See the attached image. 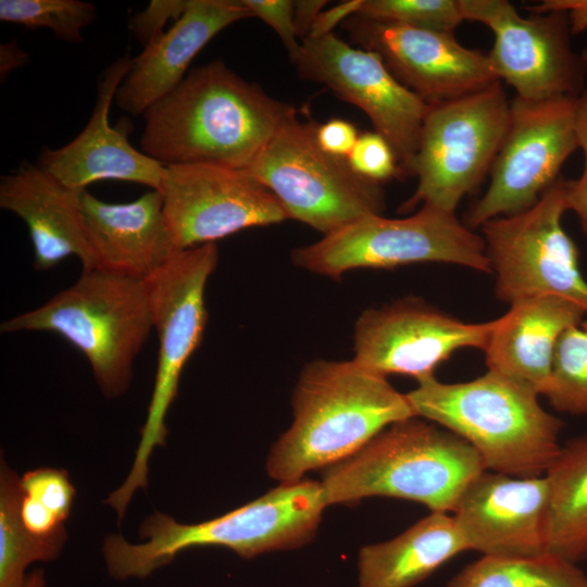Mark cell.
Listing matches in <instances>:
<instances>
[{
  "instance_id": "obj_29",
  "label": "cell",
  "mask_w": 587,
  "mask_h": 587,
  "mask_svg": "<svg viewBox=\"0 0 587 587\" xmlns=\"http://www.w3.org/2000/svg\"><path fill=\"white\" fill-rule=\"evenodd\" d=\"M97 17L92 3L79 0H1L0 20L28 28H49L64 41L82 42V30Z\"/></svg>"
},
{
  "instance_id": "obj_2",
  "label": "cell",
  "mask_w": 587,
  "mask_h": 587,
  "mask_svg": "<svg viewBox=\"0 0 587 587\" xmlns=\"http://www.w3.org/2000/svg\"><path fill=\"white\" fill-rule=\"evenodd\" d=\"M294 420L272 447L268 475L280 483L333 466L367 445L388 426L416 416L387 377L353 360L308 363L292 392Z\"/></svg>"
},
{
  "instance_id": "obj_19",
  "label": "cell",
  "mask_w": 587,
  "mask_h": 587,
  "mask_svg": "<svg viewBox=\"0 0 587 587\" xmlns=\"http://www.w3.org/2000/svg\"><path fill=\"white\" fill-rule=\"evenodd\" d=\"M130 61L125 54L104 70L91 116L80 133L61 148L41 150L38 165L63 185L85 190L98 180H123L162 192L165 166L135 149L127 133L109 123L111 104Z\"/></svg>"
},
{
  "instance_id": "obj_21",
  "label": "cell",
  "mask_w": 587,
  "mask_h": 587,
  "mask_svg": "<svg viewBox=\"0 0 587 587\" xmlns=\"http://www.w3.org/2000/svg\"><path fill=\"white\" fill-rule=\"evenodd\" d=\"M80 208L96 268L146 280L180 250L167 227L163 195L150 190L125 203H110L86 189Z\"/></svg>"
},
{
  "instance_id": "obj_14",
  "label": "cell",
  "mask_w": 587,
  "mask_h": 587,
  "mask_svg": "<svg viewBox=\"0 0 587 587\" xmlns=\"http://www.w3.org/2000/svg\"><path fill=\"white\" fill-rule=\"evenodd\" d=\"M465 20L479 22L494 34L488 55L499 80L526 100L578 97L587 64L571 45L564 11L523 17L507 0H459Z\"/></svg>"
},
{
  "instance_id": "obj_40",
  "label": "cell",
  "mask_w": 587,
  "mask_h": 587,
  "mask_svg": "<svg viewBox=\"0 0 587 587\" xmlns=\"http://www.w3.org/2000/svg\"><path fill=\"white\" fill-rule=\"evenodd\" d=\"M29 57L20 48L16 40H10L0 46V76L1 80L5 78L12 71L22 67L26 64Z\"/></svg>"
},
{
  "instance_id": "obj_24",
  "label": "cell",
  "mask_w": 587,
  "mask_h": 587,
  "mask_svg": "<svg viewBox=\"0 0 587 587\" xmlns=\"http://www.w3.org/2000/svg\"><path fill=\"white\" fill-rule=\"evenodd\" d=\"M467 546L453 515L430 512L399 536L359 552V587H414Z\"/></svg>"
},
{
  "instance_id": "obj_32",
  "label": "cell",
  "mask_w": 587,
  "mask_h": 587,
  "mask_svg": "<svg viewBox=\"0 0 587 587\" xmlns=\"http://www.w3.org/2000/svg\"><path fill=\"white\" fill-rule=\"evenodd\" d=\"M347 161L357 174L379 184L402 177L394 149L375 130L359 135Z\"/></svg>"
},
{
  "instance_id": "obj_10",
  "label": "cell",
  "mask_w": 587,
  "mask_h": 587,
  "mask_svg": "<svg viewBox=\"0 0 587 587\" xmlns=\"http://www.w3.org/2000/svg\"><path fill=\"white\" fill-rule=\"evenodd\" d=\"M510 102L501 82L476 92L429 105L412 175L413 195L401 205H429L455 213L491 170L509 126Z\"/></svg>"
},
{
  "instance_id": "obj_33",
  "label": "cell",
  "mask_w": 587,
  "mask_h": 587,
  "mask_svg": "<svg viewBox=\"0 0 587 587\" xmlns=\"http://www.w3.org/2000/svg\"><path fill=\"white\" fill-rule=\"evenodd\" d=\"M252 16L259 17L280 38L290 60L300 49L294 23V1L291 0H242Z\"/></svg>"
},
{
  "instance_id": "obj_17",
  "label": "cell",
  "mask_w": 587,
  "mask_h": 587,
  "mask_svg": "<svg viewBox=\"0 0 587 587\" xmlns=\"http://www.w3.org/2000/svg\"><path fill=\"white\" fill-rule=\"evenodd\" d=\"M341 26L359 48L376 52L425 103L453 100L500 82L488 55L437 32L352 15Z\"/></svg>"
},
{
  "instance_id": "obj_42",
  "label": "cell",
  "mask_w": 587,
  "mask_h": 587,
  "mask_svg": "<svg viewBox=\"0 0 587 587\" xmlns=\"http://www.w3.org/2000/svg\"><path fill=\"white\" fill-rule=\"evenodd\" d=\"M45 573L42 569H35L26 575L23 587H45Z\"/></svg>"
},
{
  "instance_id": "obj_26",
  "label": "cell",
  "mask_w": 587,
  "mask_h": 587,
  "mask_svg": "<svg viewBox=\"0 0 587 587\" xmlns=\"http://www.w3.org/2000/svg\"><path fill=\"white\" fill-rule=\"evenodd\" d=\"M447 587H587V575L551 552L482 555L452 576Z\"/></svg>"
},
{
  "instance_id": "obj_16",
  "label": "cell",
  "mask_w": 587,
  "mask_h": 587,
  "mask_svg": "<svg viewBox=\"0 0 587 587\" xmlns=\"http://www.w3.org/2000/svg\"><path fill=\"white\" fill-rule=\"evenodd\" d=\"M162 195L165 221L179 250L289 220L273 193L245 171L168 165Z\"/></svg>"
},
{
  "instance_id": "obj_11",
  "label": "cell",
  "mask_w": 587,
  "mask_h": 587,
  "mask_svg": "<svg viewBox=\"0 0 587 587\" xmlns=\"http://www.w3.org/2000/svg\"><path fill=\"white\" fill-rule=\"evenodd\" d=\"M566 211L565 179L560 177L529 209L479 227L497 299L510 305L527 297L555 296L587 314V280L577 247L562 226Z\"/></svg>"
},
{
  "instance_id": "obj_36",
  "label": "cell",
  "mask_w": 587,
  "mask_h": 587,
  "mask_svg": "<svg viewBox=\"0 0 587 587\" xmlns=\"http://www.w3.org/2000/svg\"><path fill=\"white\" fill-rule=\"evenodd\" d=\"M535 14L549 11H564L567 14L572 35L587 29V0H545L540 4L526 8Z\"/></svg>"
},
{
  "instance_id": "obj_25",
  "label": "cell",
  "mask_w": 587,
  "mask_h": 587,
  "mask_svg": "<svg viewBox=\"0 0 587 587\" xmlns=\"http://www.w3.org/2000/svg\"><path fill=\"white\" fill-rule=\"evenodd\" d=\"M545 475L548 551L577 564L587 559V434L562 445Z\"/></svg>"
},
{
  "instance_id": "obj_41",
  "label": "cell",
  "mask_w": 587,
  "mask_h": 587,
  "mask_svg": "<svg viewBox=\"0 0 587 587\" xmlns=\"http://www.w3.org/2000/svg\"><path fill=\"white\" fill-rule=\"evenodd\" d=\"M575 129L578 148L583 150L587 164V88L576 99Z\"/></svg>"
},
{
  "instance_id": "obj_9",
  "label": "cell",
  "mask_w": 587,
  "mask_h": 587,
  "mask_svg": "<svg viewBox=\"0 0 587 587\" xmlns=\"http://www.w3.org/2000/svg\"><path fill=\"white\" fill-rule=\"evenodd\" d=\"M292 263L317 275L338 278L354 268H392L436 262L491 273L480 234L455 213L429 205L407 217H360L319 241L296 248Z\"/></svg>"
},
{
  "instance_id": "obj_1",
  "label": "cell",
  "mask_w": 587,
  "mask_h": 587,
  "mask_svg": "<svg viewBox=\"0 0 587 587\" xmlns=\"http://www.w3.org/2000/svg\"><path fill=\"white\" fill-rule=\"evenodd\" d=\"M296 111L217 59L191 70L142 114L141 151L164 166L246 171Z\"/></svg>"
},
{
  "instance_id": "obj_5",
  "label": "cell",
  "mask_w": 587,
  "mask_h": 587,
  "mask_svg": "<svg viewBox=\"0 0 587 587\" xmlns=\"http://www.w3.org/2000/svg\"><path fill=\"white\" fill-rule=\"evenodd\" d=\"M485 470L467 441L414 416L388 426L360 451L329 466L321 484L328 505L379 496L448 513Z\"/></svg>"
},
{
  "instance_id": "obj_37",
  "label": "cell",
  "mask_w": 587,
  "mask_h": 587,
  "mask_svg": "<svg viewBox=\"0 0 587 587\" xmlns=\"http://www.w3.org/2000/svg\"><path fill=\"white\" fill-rule=\"evenodd\" d=\"M361 3L362 0H349L322 11L308 37L317 38L332 34L338 24H342L347 18L358 13Z\"/></svg>"
},
{
  "instance_id": "obj_7",
  "label": "cell",
  "mask_w": 587,
  "mask_h": 587,
  "mask_svg": "<svg viewBox=\"0 0 587 587\" xmlns=\"http://www.w3.org/2000/svg\"><path fill=\"white\" fill-rule=\"evenodd\" d=\"M217 260L215 243L184 249L145 280L159 340L158 365L134 464L125 482L105 501L120 520L135 491L147 486L148 461L153 449L165 444V416L177 395L183 369L205 330V287Z\"/></svg>"
},
{
  "instance_id": "obj_18",
  "label": "cell",
  "mask_w": 587,
  "mask_h": 587,
  "mask_svg": "<svg viewBox=\"0 0 587 587\" xmlns=\"http://www.w3.org/2000/svg\"><path fill=\"white\" fill-rule=\"evenodd\" d=\"M546 475L519 477L485 470L461 494L452 515L469 550L482 555L549 552Z\"/></svg>"
},
{
  "instance_id": "obj_27",
  "label": "cell",
  "mask_w": 587,
  "mask_h": 587,
  "mask_svg": "<svg viewBox=\"0 0 587 587\" xmlns=\"http://www.w3.org/2000/svg\"><path fill=\"white\" fill-rule=\"evenodd\" d=\"M21 478L1 461L0 470V587H23L26 567L57 558L65 541L42 539L24 526Z\"/></svg>"
},
{
  "instance_id": "obj_4",
  "label": "cell",
  "mask_w": 587,
  "mask_h": 587,
  "mask_svg": "<svg viewBox=\"0 0 587 587\" xmlns=\"http://www.w3.org/2000/svg\"><path fill=\"white\" fill-rule=\"evenodd\" d=\"M327 505L319 482L280 483L253 501L197 524H182L155 512L140 527L143 544L133 545L111 535L102 551L109 574L115 579L147 577L192 547L220 546L252 558L308 542Z\"/></svg>"
},
{
  "instance_id": "obj_3",
  "label": "cell",
  "mask_w": 587,
  "mask_h": 587,
  "mask_svg": "<svg viewBox=\"0 0 587 587\" xmlns=\"http://www.w3.org/2000/svg\"><path fill=\"white\" fill-rule=\"evenodd\" d=\"M539 396L492 371L461 383L432 376L407 394L416 416L467 441L486 470L519 477L545 475L562 448L564 424Z\"/></svg>"
},
{
  "instance_id": "obj_8",
  "label": "cell",
  "mask_w": 587,
  "mask_h": 587,
  "mask_svg": "<svg viewBox=\"0 0 587 587\" xmlns=\"http://www.w3.org/2000/svg\"><path fill=\"white\" fill-rule=\"evenodd\" d=\"M317 125L287 117L245 171L280 203L288 218L323 236L370 214H382V184L357 174L346 158L325 152Z\"/></svg>"
},
{
  "instance_id": "obj_34",
  "label": "cell",
  "mask_w": 587,
  "mask_h": 587,
  "mask_svg": "<svg viewBox=\"0 0 587 587\" xmlns=\"http://www.w3.org/2000/svg\"><path fill=\"white\" fill-rule=\"evenodd\" d=\"M187 4L188 0H152L143 11L132 16L128 26L145 47L163 33L170 20H178Z\"/></svg>"
},
{
  "instance_id": "obj_35",
  "label": "cell",
  "mask_w": 587,
  "mask_h": 587,
  "mask_svg": "<svg viewBox=\"0 0 587 587\" xmlns=\"http://www.w3.org/2000/svg\"><path fill=\"white\" fill-rule=\"evenodd\" d=\"M358 138L355 126L346 120L332 118L317 125L316 139L320 147L335 157L347 159Z\"/></svg>"
},
{
  "instance_id": "obj_23",
  "label": "cell",
  "mask_w": 587,
  "mask_h": 587,
  "mask_svg": "<svg viewBox=\"0 0 587 587\" xmlns=\"http://www.w3.org/2000/svg\"><path fill=\"white\" fill-rule=\"evenodd\" d=\"M585 315L578 304L561 297L534 296L514 301L496 319L484 349L487 370L545 396L558 340Z\"/></svg>"
},
{
  "instance_id": "obj_43",
  "label": "cell",
  "mask_w": 587,
  "mask_h": 587,
  "mask_svg": "<svg viewBox=\"0 0 587 587\" xmlns=\"http://www.w3.org/2000/svg\"><path fill=\"white\" fill-rule=\"evenodd\" d=\"M582 57H583V59L585 60V62L587 64V49L582 52Z\"/></svg>"
},
{
  "instance_id": "obj_28",
  "label": "cell",
  "mask_w": 587,
  "mask_h": 587,
  "mask_svg": "<svg viewBox=\"0 0 587 587\" xmlns=\"http://www.w3.org/2000/svg\"><path fill=\"white\" fill-rule=\"evenodd\" d=\"M545 397L558 412L587 415V321L560 336Z\"/></svg>"
},
{
  "instance_id": "obj_6",
  "label": "cell",
  "mask_w": 587,
  "mask_h": 587,
  "mask_svg": "<svg viewBox=\"0 0 587 587\" xmlns=\"http://www.w3.org/2000/svg\"><path fill=\"white\" fill-rule=\"evenodd\" d=\"M153 328L145 280L101 268L79 278L40 307L4 321L1 333L50 332L87 359L108 398L128 388L133 363Z\"/></svg>"
},
{
  "instance_id": "obj_39",
  "label": "cell",
  "mask_w": 587,
  "mask_h": 587,
  "mask_svg": "<svg viewBox=\"0 0 587 587\" xmlns=\"http://www.w3.org/2000/svg\"><path fill=\"white\" fill-rule=\"evenodd\" d=\"M325 0H297L294 1V23L298 38L308 37L317 16L326 5Z\"/></svg>"
},
{
  "instance_id": "obj_38",
  "label": "cell",
  "mask_w": 587,
  "mask_h": 587,
  "mask_svg": "<svg viewBox=\"0 0 587 587\" xmlns=\"http://www.w3.org/2000/svg\"><path fill=\"white\" fill-rule=\"evenodd\" d=\"M565 197L567 211H574L583 232L587 236V164L579 177L565 179Z\"/></svg>"
},
{
  "instance_id": "obj_31",
  "label": "cell",
  "mask_w": 587,
  "mask_h": 587,
  "mask_svg": "<svg viewBox=\"0 0 587 587\" xmlns=\"http://www.w3.org/2000/svg\"><path fill=\"white\" fill-rule=\"evenodd\" d=\"M21 491L62 522L67 520L75 488L65 470L40 467L28 471L21 477Z\"/></svg>"
},
{
  "instance_id": "obj_12",
  "label": "cell",
  "mask_w": 587,
  "mask_h": 587,
  "mask_svg": "<svg viewBox=\"0 0 587 587\" xmlns=\"http://www.w3.org/2000/svg\"><path fill=\"white\" fill-rule=\"evenodd\" d=\"M577 97L510 102L509 126L490 170L486 192L465 214L471 229L533 207L559 178L578 148L575 129Z\"/></svg>"
},
{
  "instance_id": "obj_30",
  "label": "cell",
  "mask_w": 587,
  "mask_h": 587,
  "mask_svg": "<svg viewBox=\"0 0 587 587\" xmlns=\"http://www.w3.org/2000/svg\"><path fill=\"white\" fill-rule=\"evenodd\" d=\"M355 15L445 33L464 21L459 0H362Z\"/></svg>"
},
{
  "instance_id": "obj_15",
  "label": "cell",
  "mask_w": 587,
  "mask_h": 587,
  "mask_svg": "<svg viewBox=\"0 0 587 587\" xmlns=\"http://www.w3.org/2000/svg\"><path fill=\"white\" fill-rule=\"evenodd\" d=\"M496 319L466 323L419 299H404L367 309L353 330L352 360L387 377L401 374L417 382L462 348L484 351Z\"/></svg>"
},
{
  "instance_id": "obj_22",
  "label": "cell",
  "mask_w": 587,
  "mask_h": 587,
  "mask_svg": "<svg viewBox=\"0 0 587 587\" xmlns=\"http://www.w3.org/2000/svg\"><path fill=\"white\" fill-rule=\"evenodd\" d=\"M82 192L28 162L1 177L0 207L25 222L35 268L50 270L73 255L80 261L83 271L96 268L83 223Z\"/></svg>"
},
{
  "instance_id": "obj_20",
  "label": "cell",
  "mask_w": 587,
  "mask_h": 587,
  "mask_svg": "<svg viewBox=\"0 0 587 587\" xmlns=\"http://www.w3.org/2000/svg\"><path fill=\"white\" fill-rule=\"evenodd\" d=\"M253 17L242 0H188L183 15L132 58L115 102L132 115H142L186 77L199 51L227 26Z\"/></svg>"
},
{
  "instance_id": "obj_13",
  "label": "cell",
  "mask_w": 587,
  "mask_h": 587,
  "mask_svg": "<svg viewBox=\"0 0 587 587\" xmlns=\"http://www.w3.org/2000/svg\"><path fill=\"white\" fill-rule=\"evenodd\" d=\"M291 62L302 79L324 85L363 111L394 149L402 176L412 175L429 104L402 85L376 52L332 33L304 38Z\"/></svg>"
}]
</instances>
